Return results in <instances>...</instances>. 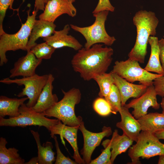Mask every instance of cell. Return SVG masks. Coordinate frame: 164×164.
Returning <instances> with one entry per match:
<instances>
[{
    "instance_id": "4dcf8cb0",
    "label": "cell",
    "mask_w": 164,
    "mask_h": 164,
    "mask_svg": "<svg viewBox=\"0 0 164 164\" xmlns=\"http://www.w3.org/2000/svg\"><path fill=\"white\" fill-rule=\"evenodd\" d=\"M54 140L57 155L56 158L55 164H77L68 157L65 156L62 152L59 146L56 137L55 135L53 138Z\"/></svg>"
},
{
    "instance_id": "44dd1931",
    "label": "cell",
    "mask_w": 164,
    "mask_h": 164,
    "mask_svg": "<svg viewBox=\"0 0 164 164\" xmlns=\"http://www.w3.org/2000/svg\"><path fill=\"white\" fill-rule=\"evenodd\" d=\"M28 99L27 97L20 99L10 98L6 96H0V117L4 118L9 116V118H14L20 114V107Z\"/></svg>"
},
{
    "instance_id": "8fae6325",
    "label": "cell",
    "mask_w": 164,
    "mask_h": 164,
    "mask_svg": "<svg viewBox=\"0 0 164 164\" xmlns=\"http://www.w3.org/2000/svg\"><path fill=\"white\" fill-rule=\"evenodd\" d=\"M157 95L153 84L148 87L145 91L138 97L132 100L125 106L128 109L132 108V114L137 119L147 114L149 108L158 109L160 106L157 101Z\"/></svg>"
},
{
    "instance_id": "7402d4cb",
    "label": "cell",
    "mask_w": 164,
    "mask_h": 164,
    "mask_svg": "<svg viewBox=\"0 0 164 164\" xmlns=\"http://www.w3.org/2000/svg\"><path fill=\"white\" fill-rule=\"evenodd\" d=\"M36 142L38 149L39 164H52L55 161V153L53 150L52 143L46 142L41 145L39 135L38 132L30 130Z\"/></svg>"
},
{
    "instance_id": "5bb4252c",
    "label": "cell",
    "mask_w": 164,
    "mask_h": 164,
    "mask_svg": "<svg viewBox=\"0 0 164 164\" xmlns=\"http://www.w3.org/2000/svg\"><path fill=\"white\" fill-rule=\"evenodd\" d=\"M42 61L37 59L30 50L27 51L26 55L19 58L15 63L13 67L10 70L9 77L19 76L27 77L35 75L36 68Z\"/></svg>"
},
{
    "instance_id": "52a82bcc",
    "label": "cell",
    "mask_w": 164,
    "mask_h": 164,
    "mask_svg": "<svg viewBox=\"0 0 164 164\" xmlns=\"http://www.w3.org/2000/svg\"><path fill=\"white\" fill-rule=\"evenodd\" d=\"M20 114L14 118H5L0 117V126L26 127L34 125L43 126L48 130L50 127L58 124L60 120L47 118L43 113H39L23 104L19 107Z\"/></svg>"
},
{
    "instance_id": "ac0fdd59",
    "label": "cell",
    "mask_w": 164,
    "mask_h": 164,
    "mask_svg": "<svg viewBox=\"0 0 164 164\" xmlns=\"http://www.w3.org/2000/svg\"><path fill=\"white\" fill-rule=\"evenodd\" d=\"M54 78L52 74H48L46 83L43 88L34 106L31 108L34 111L43 113L58 101L57 95L53 93V83Z\"/></svg>"
},
{
    "instance_id": "8d00e7d4",
    "label": "cell",
    "mask_w": 164,
    "mask_h": 164,
    "mask_svg": "<svg viewBox=\"0 0 164 164\" xmlns=\"http://www.w3.org/2000/svg\"><path fill=\"white\" fill-rule=\"evenodd\" d=\"M155 134L159 139H164V129L155 132Z\"/></svg>"
},
{
    "instance_id": "d6986e66",
    "label": "cell",
    "mask_w": 164,
    "mask_h": 164,
    "mask_svg": "<svg viewBox=\"0 0 164 164\" xmlns=\"http://www.w3.org/2000/svg\"><path fill=\"white\" fill-rule=\"evenodd\" d=\"M56 27L54 22L42 19H36L29 37L27 51L30 50L37 44L36 41L39 38H45L52 35L55 31Z\"/></svg>"
},
{
    "instance_id": "3957f363",
    "label": "cell",
    "mask_w": 164,
    "mask_h": 164,
    "mask_svg": "<svg viewBox=\"0 0 164 164\" xmlns=\"http://www.w3.org/2000/svg\"><path fill=\"white\" fill-rule=\"evenodd\" d=\"M62 91L64 95L63 98L43 113L46 117H55L66 125L79 126L83 121L82 118L80 116H76L75 107L80 101V91L75 88L67 92L63 90Z\"/></svg>"
},
{
    "instance_id": "8992f818",
    "label": "cell",
    "mask_w": 164,
    "mask_h": 164,
    "mask_svg": "<svg viewBox=\"0 0 164 164\" xmlns=\"http://www.w3.org/2000/svg\"><path fill=\"white\" fill-rule=\"evenodd\" d=\"M136 142L129 148L128 152L131 164L139 163L140 158L149 159L164 155V144L155 133L142 131Z\"/></svg>"
},
{
    "instance_id": "1f68e13d",
    "label": "cell",
    "mask_w": 164,
    "mask_h": 164,
    "mask_svg": "<svg viewBox=\"0 0 164 164\" xmlns=\"http://www.w3.org/2000/svg\"><path fill=\"white\" fill-rule=\"evenodd\" d=\"M13 0H0V35L5 32L3 28V22L6 11L10 7L12 9Z\"/></svg>"
},
{
    "instance_id": "f546056e",
    "label": "cell",
    "mask_w": 164,
    "mask_h": 164,
    "mask_svg": "<svg viewBox=\"0 0 164 164\" xmlns=\"http://www.w3.org/2000/svg\"><path fill=\"white\" fill-rule=\"evenodd\" d=\"M93 107L94 111L102 116L109 115L112 112L111 106L104 98H98L94 101Z\"/></svg>"
},
{
    "instance_id": "74e56055",
    "label": "cell",
    "mask_w": 164,
    "mask_h": 164,
    "mask_svg": "<svg viewBox=\"0 0 164 164\" xmlns=\"http://www.w3.org/2000/svg\"><path fill=\"white\" fill-rule=\"evenodd\" d=\"M26 164H39L38 160L37 157H34L31 159L28 162H25Z\"/></svg>"
},
{
    "instance_id": "2e32d148",
    "label": "cell",
    "mask_w": 164,
    "mask_h": 164,
    "mask_svg": "<svg viewBox=\"0 0 164 164\" xmlns=\"http://www.w3.org/2000/svg\"><path fill=\"white\" fill-rule=\"evenodd\" d=\"M121 118L120 121L116 124V126L122 130L123 134L131 139L136 142L142 131L140 125L125 106H122L119 111Z\"/></svg>"
},
{
    "instance_id": "277c9868",
    "label": "cell",
    "mask_w": 164,
    "mask_h": 164,
    "mask_svg": "<svg viewBox=\"0 0 164 164\" xmlns=\"http://www.w3.org/2000/svg\"><path fill=\"white\" fill-rule=\"evenodd\" d=\"M30 9L27 11V17L17 32L9 34L5 32L0 35V66L6 63L8 60L6 53L9 51L19 50L27 51V46L29 37L38 12L34 10L30 15Z\"/></svg>"
},
{
    "instance_id": "f35d334b",
    "label": "cell",
    "mask_w": 164,
    "mask_h": 164,
    "mask_svg": "<svg viewBox=\"0 0 164 164\" xmlns=\"http://www.w3.org/2000/svg\"><path fill=\"white\" fill-rule=\"evenodd\" d=\"M158 164H164V155L159 156Z\"/></svg>"
},
{
    "instance_id": "9c48e42d",
    "label": "cell",
    "mask_w": 164,
    "mask_h": 164,
    "mask_svg": "<svg viewBox=\"0 0 164 164\" xmlns=\"http://www.w3.org/2000/svg\"><path fill=\"white\" fill-rule=\"evenodd\" d=\"M48 77V74L39 76L35 74L31 76L14 79L8 77L1 80L0 82L7 84H15L19 86L24 85V88L17 96L19 97L26 96L29 101L26 105L29 108H32L36 103Z\"/></svg>"
},
{
    "instance_id": "9a60e30c",
    "label": "cell",
    "mask_w": 164,
    "mask_h": 164,
    "mask_svg": "<svg viewBox=\"0 0 164 164\" xmlns=\"http://www.w3.org/2000/svg\"><path fill=\"white\" fill-rule=\"evenodd\" d=\"M70 26L69 25L67 24L62 30H55L53 35L43 38V39L56 49L68 47L78 51L82 48L83 46L74 37L68 35Z\"/></svg>"
},
{
    "instance_id": "cb8c5ba5",
    "label": "cell",
    "mask_w": 164,
    "mask_h": 164,
    "mask_svg": "<svg viewBox=\"0 0 164 164\" xmlns=\"http://www.w3.org/2000/svg\"><path fill=\"white\" fill-rule=\"evenodd\" d=\"M111 140V164H113L117 156L125 152L132 145L133 141L123 134L119 135L115 129L113 132Z\"/></svg>"
},
{
    "instance_id": "7c38bea8",
    "label": "cell",
    "mask_w": 164,
    "mask_h": 164,
    "mask_svg": "<svg viewBox=\"0 0 164 164\" xmlns=\"http://www.w3.org/2000/svg\"><path fill=\"white\" fill-rule=\"evenodd\" d=\"M43 11L39 15V19L53 22L62 14L74 17L77 14V10L72 3L67 0H49Z\"/></svg>"
},
{
    "instance_id": "60d3db41",
    "label": "cell",
    "mask_w": 164,
    "mask_h": 164,
    "mask_svg": "<svg viewBox=\"0 0 164 164\" xmlns=\"http://www.w3.org/2000/svg\"><path fill=\"white\" fill-rule=\"evenodd\" d=\"M67 0L69 2L73 3L75 1V0Z\"/></svg>"
},
{
    "instance_id": "ba28073f",
    "label": "cell",
    "mask_w": 164,
    "mask_h": 164,
    "mask_svg": "<svg viewBox=\"0 0 164 164\" xmlns=\"http://www.w3.org/2000/svg\"><path fill=\"white\" fill-rule=\"evenodd\" d=\"M136 61L128 59L125 61H116L111 72L132 83L138 81L147 86L153 84L156 78L163 76L148 72L142 68Z\"/></svg>"
},
{
    "instance_id": "7a4b0ae2",
    "label": "cell",
    "mask_w": 164,
    "mask_h": 164,
    "mask_svg": "<svg viewBox=\"0 0 164 164\" xmlns=\"http://www.w3.org/2000/svg\"><path fill=\"white\" fill-rule=\"evenodd\" d=\"M133 21L136 27L137 36L135 45L128 56L129 59L143 63L149 38L156 35L159 21L154 12L141 10L136 13Z\"/></svg>"
},
{
    "instance_id": "ab89813d",
    "label": "cell",
    "mask_w": 164,
    "mask_h": 164,
    "mask_svg": "<svg viewBox=\"0 0 164 164\" xmlns=\"http://www.w3.org/2000/svg\"><path fill=\"white\" fill-rule=\"evenodd\" d=\"M160 105L162 109V112L164 113V97H162Z\"/></svg>"
},
{
    "instance_id": "d4e9b609",
    "label": "cell",
    "mask_w": 164,
    "mask_h": 164,
    "mask_svg": "<svg viewBox=\"0 0 164 164\" xmlns=\"http://www.w3.org/2000/svg\"><path fill=\"white\" fill-rule=\"evenodd\" d=\"M6 139L0 138V164H24L25 160L18 153L19 150L13 147L7 149Z\"/></svg>"
},
{
    "instance_id": "484cf974",
    "label": "cell",
    "mask_w": 164,
    "mask_h": 164,
    "mask_svg": "<svg viewBox=\"0 0 164 164\" xmlns=\"http://www.w3.org/2000/svg\"><path fill=\"white\" fill-rule=\"evenodd\" d=\"M97 84L100 89L98 95L104 98L109 94L112 85L114 84V80L112 73H104L97 75L93 79Z\"/></svg>"
},
{
    "instance_id": "e0dca14e",
    "label": "cell",
    "mask_w": 164,
    "mask_h": 164,
    "mask_svg": "<svg viewBox=\"0 0 164 164\" xmlns=\"http://www.w3.org/2000/svg\"><path fill=\"white\" fill-rule=\"evenodd\" d=\"M111 72L114 80V84L118 87L120 94L122 106H125L130 98L140 97L145 91L148 87L141 84H133L117 74Z\"/></svg>"
},
{
    "instance_id": "603a6c76",
    "label": "cell",
    "mask_w": 164,
    "mask_h": 164,
    "mask_svg": "<svg viewBox=\"0 0 164 164\" xmlns=\"http://www.w3.org/2000/svg\"><path fill=\"white\" fill-rule=\"evenodd\" d=\"M158 38L155 36L149 37L148 43L151 47V53L149 61L144 69L149 72H155L164 75L159 59V49Z\"/></svg>"
},
{
    "instance_id": "b9f144b4",
    "label": "cell",
    "mask_w": 164,
    "mask_h": 164,
    "mask_svg": "<svg viewBox=\"0 0 164 164\" xmlns=\"http://www.w3.org/2000/svg\"><path fill=\"white\" fill-rule=\"evenodd\" d=\"M163 37L164 38V36H163Z\"/></svg>"
},
{
    "instance_id": "4fadbf2b",
    "label": "cell",
    "mask_w": 164,
    "mask_h": 164,
    "mask_svg": "<svg viewBox=\"0 0 164 164\" xmlns=\"http://www.w3.org/2000/svg\"><path fill=\"white\" fill-rule=\"evenodd\" d=\"M79 126H70L59 122L50 127L49 131L52 138L56 135H59L63 140L64 138L69 142L73 151V158L78 164H85L84 161L80 155L77 142V133Z\"/></svg>"
},
{
    "instance_id": "30bf717a",
    "label": "cell",
    "mask_w": 164,
    "mask_h": 164,
    "mask_svg": "<svg viewBox=\"0 0 164 164\" xmlns=\"http://www.w3.org/2000/svg\"><path fill=\"white\" fill-rule=\"evenodd\" d=\"M79 129L82 132L84 139L83 147L80 153L85 164H90L95 149L100 145L104 137H108L112 134V129L110 127L104 126L101 132H93L86 128L83 121L79 126Z\"/></svg>"
},
{
    "instance_id": "83f0119b",
    "label": "cell",
    "mask_w": 164,
    "mask_h": 164,
    "mask_svg": "<svg viewBox=\"0 0 164 164\" xmlns=\"http://www.w3.org/2000/svg\"><path fill=\"white\" fill-rule=\"evenodd\" d=\"M110 104L112 113L116 114L121 107V99L120 92L114 84L108 95L104 98Z\"/></svg>"
},
{
    "instance_id": "4316f807",
    "label": "cell",
    "mask_w": 164,
    "mask_h": 164,
    "mask_svg": "<svg viewBox=\"0 0 164 164\" xmlns=\"http://www.w3.org/2000/svg\"><path fill=\"white\" fill-rule=\"evenodd\" d=\"M56 49L45 42L37 44L31 49L30 51L38 59H49L51 58Z\"/></svg>"
},
{
    "instance_id": "e575fe53",
    "label": "cell",
    "mask_w": 164,
    "mask_h": 164,
    "mask_svg": "<svg viewBox=\"0 0 164 164\" xmlns=\"http://www.w3.org/2000/svg\"><path fill=\"white\" fill-rule=\"evenodd\" d=\"M159 59L161 63L162 69L164 72V39L162 38L159 40Z\"/></svg>"
},
{
    "instance_id": "d590c367",
    "label": "cell",
    "mask_w": 164,
    "mask_h": 164,
    "mask_svg": "<svg viewBox=\"0 0 164 164\" xmlns=\"http://www.w3.org/2000/svg\"><path fill=\"white\" fill-rule=\"evenodd\" d=\"M49 0H35L34 10L38 12L39 10L43 11L45 5ZM14 0H13L14 1Z\"/></svg>"
},
{
    "instance_id": "5b68a950",
    "label": "cell",
    "mask_w": 164,
    "mask_h": 164,
    "mask_svg": "<svg viewBox=\"0 0 164 164\" xmlns=\"http://www.w3.org/2000/svg\"><path fill=\"white\" fill-rule=\"evenodd\" d=\"M109 12L104 10L93 14L95 20L92 25L89 26L80 27L70 25L73 30L80 33L84 37L86 42L84 47L86 49H89L93 45L99 43L111 46L116 41L114 36H111L108 34L105 29V22Z\"/></svg>"
},
{
    "instance_id": "836d02e7",
    "label": "cell",
    "mask_w": 164,
    "mask_h": 164,
    "mask_svg": "<svg viewBox=\"0 0 164 164\" xmlns=\"http://www.w3.org/2000/svg\"><path fill=\"white\" fill-rule=\"evenodd\" d=\"M153 84L157 95L164 97V75L155 79Z\"/></svg>"
},
{
    "instance_id": "6da1fadb",
    "label": "cell",
    "mask_w": 164,
    "mask_h": 164,
    "mask_svg": "<svg viewBox=\"0 0 164 164\" xmlns=\"http://www.w3.org/2000/svg\"><path fill=\"white\" fill-rule=\"evenodd\" d=\"M112 48L96 44L89 49L82 47L73 56L71 63L73 70L84 80L89 81L106 73L111 63Z\"/></svg>"
},
{
    "instance_id": "d6a6232c",
    "label": "cell",
    "mask_w": 164,
    "mask_h": 164,
    "mask_svg": "<svg viewBox=\"0 0 164 164\" xmlns=\"http://www.w3.org/2000/svg\"><path fill=\"white\" fill-rule=\"evenodd\" d=\"M114 9L115 8L111 5L109 0H99L98 4L92 13H95L104 10L113 12Z\"/></svg>"
},
{
    "instance_id": "ffe728a7",
    "label": "cell",
    "mask_w": 164,
    "mask_h": 164,
    "mask_svg": "<svg viewBox=\"0 0 164 164\" xmlns=\"http://www.w3.org/2000/svg\"><path fill=\"white\" fill-rule=\"evenodd\" d=\"M142 131L155 133L164 129V113H150L138 119Z\"/></svg>"
},
{
    "instance_id": "f1b7e54d",
    "label": "cell",
    "mask_w": 164,
    "mask_h": 164,
    "mask_svg": "<svg viewBox=\"0 0 164 164\" xmlns=\"http://www.w3.org/2000/svg\"><path fill=\"white\" fill-rule=\"evenodd\" d=\"M102 145L104 149L101 154L97 158L91 160L90 164H111V140L106 139L103 141Z\"/></svg>"
}]
</instances>
